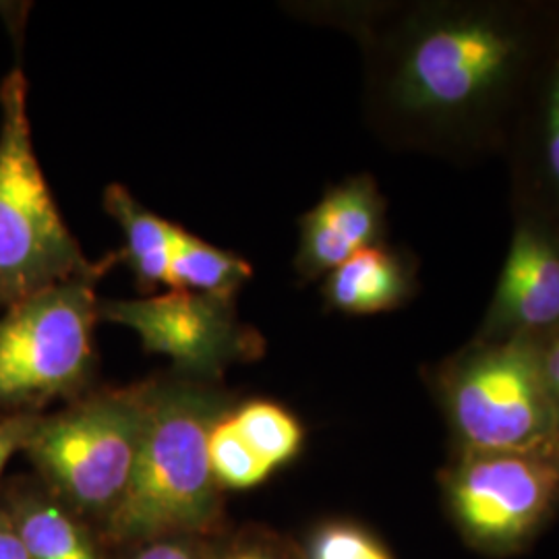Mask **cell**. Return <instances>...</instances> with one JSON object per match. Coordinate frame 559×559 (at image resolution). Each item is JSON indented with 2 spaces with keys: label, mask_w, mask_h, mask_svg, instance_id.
<instances>
[{
  "label": "cell",
  "mask_w": 559,
  "mask_h": 559,
  "mask_svg": "<svg viewBox=\"0 0 559 559\" xmlns=\"http://www.w3.org/2000/svg\"><path fill=\"white\" fill-rule=\"evenodd\" d=\"M133 559H200V556L191 545L168 537L147 543Z\"/></svg>",
  "instance_id": "obj_21"
},
{
  "label": "cell",
  "mask_w": 559,
  "mask_h": 559,
  "mask_svg": "<svg viewBox=\"0 0 559 559\" xmlns=\"http://www.w3.org/2000/svg\"><path fill=\"white\" fill-rule=\"evenodd\" d=\"M251 278L253 267L249 261L177 226L168 267V290L235 297Z\"/></svg>",
  "instance_id": "obj_14"
},
{
  "label": "cell",
  "mask_w": 559,
  "mask_h": 559,
  "mask_svg": "<svg viewBox=\"0 0 559 559\" xmlns=\"http://www.w3.org/2000/svg\"><path fill=\"white\" fill-rule=\"evenodd\" d=\"M448 425L452 452H508L558 445V415L535 342L468 340L425 369Z\"/></svg>",
  "instance_id": "obj_3"
},
{
  "label": "cell",
  "mask_w": 559,
  "mask_h": 559,
  "mask_svg": "<svg viewBox=\"0 0 559 559\" xmlns=\"http://www.w3.org/2000/svg\"><path fill=\"white\" fill-rule=\"evenodd\" d=\"M305 559H394L369 531L353 522H328L309 539Z\"/></svg>",
  "instance_id": "obj_18"
},
{
  "label": "cell",
  "mask_w": 559,
  "mask_h": 559,
  "mask_svg": "<svg viewBox=\"0 0 559 559\" xmlns=\"http://www.w3.org/2000/svg\"><path fill=\"white\" fill-rule=\"evenodd\" d=\"M100 278L60 282L0 313V413L34 415L87 383L96 362Z\"/></svg>",
  "instance_id": "obj_5"
},
{
  "label": "cell",
  "mask_w": 559,
  "mask_h": 559,
  "mask_svg": "<svg viewBox=\"0 0 559 559\" xmlns=\"http://www.w3.org/2000/svg\"><path fill=\"white\" fill-rule=\"evenodd\" d=\"M503 158L512 221L559 228V41L520 104Z\"/></svg>",
  "instance_id": "obj_10"
},
{
  "label": "cell",
  "mask_w": 559,
  "mask_h": 559,
  "mask_svg": "<svg viewBox=\"0 0 559 559\" xmlns=\"http://www.w3.org/2000/svg\"><path fill=\"white\" fill-rule=\"evenodd\" d=\"M359 41L365 115L396 150L440 160L503 156L520 104L559 41V2L313 4Z\"/></svg>",
  "instance_id": "obj_1"
},
{
  "label": "cell",
  "mask_w": 559,
  "mask_h": 559,
  "mask_svg": "<svg viewBox=\"0 0 559 559\" xmlns=\"http://www.w3.org/2000/svg\"><path fill=\"white\" fill-rule=\"evenodd\" d=\"M38 415H15L0 419V475L15 452L23 450Z\"/></svg>",
  "instance_id": "obj_19"
},
{
  "label": "cell",
  "mask_w": 559,
  "mask_h": 559,
  "mask_svg": "<svg viewBox=\"0 0 559 559\" xmlns=\"http://www.w3.org/2000/svg\"><path fill=\"white\" fill-rule=\"evenodd\" d=\"M11 522L32 559H98L85 531L48 498H21Z\"/></svg>",
  "instance_id": "obj_15"
},
{
  "label": "cell",
  "mask_w": 559,
  "mask_h": 559,
  "mask_svg": "<svg viewBox=\"0 0 559 559\" xmlns=\"http://www.w3.org/2000/svg\"><path fill=\"white\" fill-rule=\"evenodd\" d=\"M221 559H305V556H299L293 549L274 540H261V543L253 540V543L235 545Z\"/></svg>",
  "instance_id": "obj_20"
},
{
  "label": "cell",
  "mask_w": 559,
  "mask_h": 559,
  "mask_svg": "<svg viewBox=\"0 0 559 559\" xmlns=\"http://www.w3.org/2000/svg\"><path fill=\"white\" fill-rule=\"evenodd\" d=\"M388 203L367 173L332 185L300 216L295 272L302 282L325 278L362 249L385 242Z\"/></svg>",
  "instance_id": "obj_11"
},
{
  "label": "cell",
  "mask_w": 559,
  "mask_h": 559,
  "mask_svg": "<svg viewBox=\"0 0 559 559\" xmlns=\"http://www.w3.org/2000/svg\"><path fill=\"white\" fill-rule=\"evenodd\" d=\"M115 261L87 260L60 216L34 150L27 80L13 67L0 83V309L67 280L104 276Z\"/></svg>",
  "instance_id": "obj_4"
},
{
  "label": "cell",
  "mask_w": 559,
  "mask_h": 559,
  "mask_svg": "<svg viewBox=\"0 0 559 559\" xmlns=\"http://www.w3.org/2000/svg\"><path fill=\"white\" fill-rule=\"evenodd\" d=\"M207 456L214 479L228 489H251L274 473L240 438L230 411L214 423L207 440Z\"/></svg>",
  "instance_id": "obj_17"
},
{
  "label": "cell",
  "mask_w": 559,
  "mask_h": 559,
  "mask_svg": "<svg viewBox=\"0 0 559 559\" xmlns=\"http://www.w3.org/2000/svg\"><path fill=\"white\" fill-rule=\"evenodd\" d=\"M441 500L462 540L489 558L528 549L559 510V443L537 450L452 452Z\"/></svg>",
  "instance_id": "obj_6"
},
{
  "label": "cell",
  "mask_w": 559,
  "mask_h": 559,
  "mask_svg": "<svg viewBox=\"0 0 559 559\" xmlns=\"http://www.w3.org/2000/svg\"><path fill=\"white\" fill-rule=\"evenodd\" d=\"M226 399L195 380L150 383L140 454L124 493L108 512L120 540L168 539L198 531L216 514L218 483L207 440Z\"/></svg>",
  "instance_id": "obj_2"
},
{
  "label": "cell",
  "mask_w": 559,
  "mask_h": 559,
  "mask_svg": "<svg viewBox=\"0 0 559 559\" xmlns=\"http://www.w3.org/2000/svg\"><path fill=\"white\" fill-rule=\"evenodd\" d=\"M419 288L415 255L385 240L332 270L323 278L321 297L342 316H378L408 305Z\"/></svg>",
  "instance_id": "obj_12"
},
{
  "label": "cell",
  "mask_w": 559,
  "mask_h": 559,
  "mask_svg": "<svg viewBox=\"0 0 559 559\" xmlns=\"http://www.w3.org/2000/svg\"><path fill=\"white\" fill-rule=\"evenodd\" d=\"M230 419L235 423L240 438L251 445V450L272 471L299 456L300 448L305 443V429L290 411L276 402H245L239 408L230 411Z\"/></svg>",
  "instance_id": "obj_16"
},
{
  "label": "cell",
  "mask_w": 559,
  "mask_h": 559,
  "mask_svg": "<svg viewBox=\"0 0 559 559\" xmlns=\"http://www.w3.org/2000/svg\"><path fill=\"white\" fill-rule=\"evenodd\" d=\"M0 559H32L11 519H0Z\"/></svg>",
  "instance_id": "obj_22"
},
{
  "label": "cell",
  "mask_w": 559,
  "mask_h": 559,
  "mask_svg": "<svg viewBox=\"0 0 559 559\" xmlns=\"http://www.w3.org/2000/svg\"><path fill=\"white\" fill-rule=\"evenodd\" d=\"M104 210L110 214L124 235L122 260L143 293L168 286V267L175 245V222L164 221L122 185H108L104 191Z\"/></svg>",
  "instance_id": "obj_13"
},
{
  "label": "cell",
  "mask_w": 559,
  "mask_h": 559,
  "mask_svg": "<svg viewBox=\"0 0 559 559\" xmlns=\"http://www.w3.org/2000/svg\"><path fill=\"white\" fill-rule=\"evenodd\" d=\"M98 320L124 325L147 353L173 360L191 378H218L237 360L263 350L258 330L242 323L235 297L168 290L143 299H100Z\"/></svg>",
  "instance_id": "obj_8"
},
{
  "label": "cell",
  "mask_w": 559,
  "mask_h": 559,
  "mask_svg": "<svg viewBox=\"0 0 559 559\" xmlns=\"http://www.w3.org/2000/svg\"><path fill=\"white\" fill-rule=\"evenodd\" d=\"M150 383L102 392L38 417L23 450L73 506L110 512L124 493L147 420Z\"/></svg>",
  "instance_id": "obj_7"
},
{
  "label": "cell",
  "mask_w": 559,
  "mask_h": 559,
  "mask_svg": "<svg viewBox=\"0 0 559 559\" xmlns=\"http://www.w3.org/2000/svg\"><path fill=\"white\" fill-rule=\"evenodd\" d=\"M559 328V228L514 221L508 258L475 338H539Z\"/></svg>",
  "instance_id": "obj_9"
}]
</instances>
